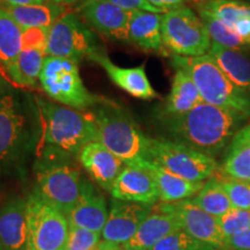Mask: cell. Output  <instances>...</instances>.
I'll return each mask as SVG.
<instances>
[{
    "label": "cell",
    "instance_id": "cell-1",
    "mask_svg": "<svg viewBox=\"0 0 250 250\" xmlns=\"http://www.w3.org/2000/svg\"><path fill=\"white\" fill-rule=\"evenodd\" d=\"M41 138L42 121L35 94L9 83L0 94V193L26 177Z\"/></svg>",
    "mask_w": 250,
    "mask_h": 250
},
{
    "label": "cell",
    "instance_id": "cell-2",
    "mask_svg": "<svg viewBox=\"0 0 250 250\" xmlns=\"http://www.w3.org/2000/svg\"><path fill=\"white\" fill-rule=\"evenodd\" d=\"M170 140L215 158L228 147L245 118L228 109L199 103L179 116H159Z\"/></svg>",
    "mask_w": 250,
    "mask_h": 250
},
{
    "label": "cell",
    "instance_id": "cell-3",
    "mask_svg": "<svg viewBox=\"0 0 250 250\" xmlns=\"http://www.w3.org/2000/svg\"><path fill=\"white\" fill-rule=\"evenodd\" d=\"M42 121L40 154L78 158L87 144L96 142V126L90 112L59 104L35 94Z\"/></svg>",
    "mask_w": 250,
    "mask_h": 250
},
{
    "label": "cell",
    "instance_id": "cell-4",
    "mask_svg": "<svg viewBox=\"0 0 250 250\" xmlns=\"http://www.w3.org/2000/svg\"><path fill=\"white\" fill-rule=\"evenodd\" d=\"M96 126V142L127 165L147 161L148 137L126 109L109 99H102L89 110Z\"/></svg>",
    "mask_w": 250,
    "mask_h": 250
},
{
    "label": "cell",
    "instance_id": "cell-5",
    "mask_svg": "<svg viewBox=\"0 0 250 250\" xmlns=\"http://www.w3.org/2000/svg\"><path fill=\"white\" fill-rule=\"evenodd\" d=\"M171 65L189 74L203 102L232 110L245 120L250 118V95L228 79L210 55L199 57L173 56Z\"/></svg>",
    "mask_w": 250,
    "mask_h": 250
},
{
    "label": "cell",
    "instance_id": "cell-6",
    "mask_svg": "<svg viewBox=\"0 0 250 250\" xmlns=\"http://www.w3.org/2000/svg\"><path fill=\"white\" fill-rule=\"evenodd\" d=\"M34 190L66 215L79 201L83 177L74 158L40 154L33 164Z\"/></svg>",
    "mask_w": 250,
    "mask_h": 250
},
{
    "label": "cell",
    "instance_id": "cell-7",
    "mask_svg": "<svg viewBox=\"0 0 250 250\" xmlns=\"http://www.w3.org/2000/svg\"><path fill=\"white\" fill-rule=\"evenodd\" d=\"M78 62L46 56L40 85L50 100L65 107L87 111L103 98L90 93L81 79Z\"/></svg>",
    "mask_w": 250,
    "mask_h": 250
},
{
    "label": "cell",
    "instance_id": "cell-8",
    "mask_svg": "<svg viewBox=\"0 0 250 250\" xmlns=\"http://www.w3.org/2000/svg\"><path fill=\"white\" fill-rule=\"evenodd\" d=\"M147 161L191 182H205L219 166L214 158L167 138H149Z\"/></svg>",
    "mask_w": 250,
    "mask_h": 250
},
{
    "label": "cell",
    "instance_id": "cell-9",
    "mask_svg": "<svg viewBox=\"0 0 250 250\" xmlns=\"http://www.w3.org/2000/svg\"><path fill=\"white\" fill-rule=\"evenodd\" d=\"M161 34L168 52L181 57L208 55L212 44L202 19L188 6L162 14Z\"/></svg>",
    "mask_w": 250,
    "mask_h": 250
},
{
    "label": "cell",
    "instance_id": "cell-10",
    "mask_svg": "<svg viewBox=\"0 0 250 250\" xmlns=\"http://www.w3.org/2000/svg\"><path fill=\"white\" fill-rule=\"evenodd\" d=\"M27 197L28 241L26 250H62L68 236L66 215L35 190Z\"/></svg>",
    "mask_w": 250,
    "mask_h": 250
},
{
    "label": "cell",
    "instance_id": "cell-11",
    "mask_svg": "<svg viewBox=\"0 0 250 250\" xmlns=\"http://www.w3.org/2000/svg\"><path fill=\"white\" fill-rule=\"evenodd\" d=\"M100 48L93 31L76 13H66L50 27L45 54L79 64Z\"/></svg>",
    "mask_w": 250,
    "mask_h": 250
},
{
    "label": "cell",
    "instance_id": "cell-12",
    "mask_svg": "<svg viewBox=\"0 0 250 250\" xmlns=\"http://www.w3.org/2000/svg\"><path fill=\"white\" fill-rule=\"evenodd\" d=\"M76 14L90 30L111 40H129L130 12L108 0H81Z\"/></svg>",
    "mask_w": 250,
    "mask_h": 250
},
{
    "label": "cell",
    "instance_id": "cell-13",
    "mask_svg": "<svg viewBox=\"0 0 250 250\" xmlns=\"http://www.w3.org/2000/svg\"><path fill=\"white\" fill-rule=\"evenodd\" d=\"M159 203L177 219L181 228L189 235L220 250H227L226 241L219 228L218 218L202 210L191 198L175 203Z\"/></svg>",
    "mask_w": 250,
    "mask_h": 250
},
{
    "label": "cell",
    "instance_id": "cell-14",
    "mask_svg": "<svg viewBox=\"0 0 250 250\" xmlns=\"http://www.w3.org/2000/svg\"><path fill=\"white\" fill-rule=\"evenodd\" d=\"M152 208V205L112 198L109 204L107 223L101 233L102 239L117 245L129 242Z\"/></svg>",
    "mask_w": 250,
    "mask_h": 250
},
{
    "label": "cell",
    "instance_id": "cell-15",
    "mask_svg": "<svg viewBox=\"0 0 250 250\" xmlns=\"http://www.w3.org/2000/svg\"><path fill=\"white\" fill-rule=\"evenodd\" d=\"M88 61L100 65L115 85L133 98L146 101L159 98V94L153 88L146 74L145 64L134 67L118 66L108 57L102 46L89 55Z\"/></svg>",
    "mask_w": 250,
    "mask_h": 250
},
{
    "label": "cell",
    "instance_id": "cell-16",
    "mask_svg": "<svg viewBox=\"0 0 250 250\" xmlns=\"http://www.w3.org/2000/svg\"><path fill=\"white\" fill-rule=\"evenodd\" d=\"M145 162L125 166L111 188L112 198L152 206L158 204L160 201L158 187Z\"/></svg>",
    "mask_w": 250,
    "mask_h": 250
},
{
    "label": "cell",
    "instance_id": "cell-17",
    "mask_svg": "<svg viewBox=\"0 0 250 250\" xmlns=\"http://www.w3.org/2000/svg\"><path fill=\"white\" fill-rule=\"evenodd\" d=\"M78 160L86 173L104 191H111L125 164L99 142H90L81 149Z\"/></svg>",
    "mask_w": 250,
    "mask_h": 250
},
{
    "label": "cell",
    "instance_id": "cell-18",
    "mask_svg": "<svg viewBox=\"0 0 250 250\" xmlns=\"http://www.w3.org/2000/svg\"><path fill=\"white\" fill-rule=\"evenodd\" d=\"M109 214L108 203L103 193L88 180H83L80 198L66 214L68 226L102 233Z\"/></svg>",
    "mask_w": 250,
    "mask_h": 250
},
{
    "label": "cell",
    "instance_id": "cell-19",
    "mask_svg": "<svg viewBox=\"0 0 250 250\" xmlns=\"http://www.w3.org/2000/svg\"><path fill=\"white\" fill-rule=\"evenodd\" d=\"M27 197L13 196L0 206V242L4 250H26Z\"/></svg>",
    "mask_w": 250,
    "mask_h": 250
},
{
    "label": "cell",
    "instance_id": "cell-20",
    "mask_svg": "<svg viewBox=\"0 0 250 250\" xmlns=\"http://www.w3.org/2000/svg\"><path fill=\"white\" fill-rule=\"evenodd\" d=\"M180 228L177 219L158 203L153 206L151 213L143 221L132 239L122 246L132 250H151L161 240Z\"/></svg>",
    "mask_w": 250,
    "mask_h": 250
},
{
    "label": "cell",
    "instance_id": "cell-21",
    "mask_svg": "<svg viewBox=\"0 0 250 250\" xmlns=\"http://www.w3.org/2000/svg\"><path fill=\"white\" fill-rule=\"evenodd\" d=\"M162 14L134 9L130 11L129 40L137 48L144 51L155 52L159 55H168L162 41L161 34Z\"/></svg>",
    "mask_w": 250,
    "mask_h": 250
},
{
    "label": "cell",
    "instance_id": "cell-22",
    "mask_svg": "<svg viewBox=\"0 0 250 250\" xmlns=\"http://www.w3.org/2000/svg\"><path fill=\"white\" fill-rule=\"evenodd\" d=\"M196 6L226 24L250 50V4L242 0H202Z\"/></svg>",
    "mask_w": 250,
    "mask_h": 250
},
{
    "label": "cell",
    "instance_id": "cell-23",
    "mask_svg": "<svg viewBox=\"0 0 250 250\" xmlns=\"http://www.w3.org/2000/svg\"><path fill=\"white\" fill-rule=\"evenodd\" d=\"M203 102L199 90L189 74L175 68L170 92L160 108L159 116H179Z\"/></svg>",
    "mask_w": 250,
    "mask_h": 250
},
{
    "label": "cell",
    "instance_id": "cell-24",
    "mask_svg": "<svg viewBox=\"0 0 250 250\" xmlns=\"http://www.w3.org/2000/svg\"><path fill=\"white\" fill-rule=\"evenodd\" d=\"M208 55L234 85L250 95V54L243 50L224 48L212 42Z\"/></svg>",
    "mask_w": 250,
    "mask_h": 250
},
{
    "label": "cell",
    "instance_id": "cell-25",
    "mask_svg": "<svg viewBox=\"0 0 250 250\" xmlns=\"http://www.w3.org/2000/svg\"><path fill=\"white\" fill-rule=\"evenodd\" d=\"M223 174L250 182V118L236 131L228 145L223 162Z\"/></svg>",
    "mask_w": 250,
    "mask_h": 250
},
{
    "label": "cell",
    "instance_id": "cell-26",
    "mask_svg": "<svg viewBox=\"0 0 250 250\" xmlns=\"http://www.w3.org/2000/svg\"><path fill=\"white\" fill-rule=\"evenodd\" d=\"M146 167L154 177L161 203H175L195 197L204 182H191L166 170L160 166L146 161Z\"/></svg>",
    "mask_w": 250,
    "mask_h": 250
},
{
    "label": "cell",
    "instance_id": "cell-27",
    "mask_svg": "<svg viewBox=\"0 0 250 250\" xmlns=\"http://www.w3.org/2000/svg\"><path fill=\"white\" fill-rule=\"evenodd\" d=\"M2 7V6H1ZM6 11L22 29L44 28L50 29L59 18L66 14V6L52 2H41L26 6H6Z\"/></svg>",
    "mask_w": 250,
    "mask_h": 250
},
{
    "label": "cell",
    "instance_id": "cell-28",
    "mask_svg": "<svg viewBox=\"0 0 250 250\" xmlns=\"http://www.w3.org/2000/svg\"><path fill=\"white\" fill-rule=\"evenodd\" d=\"M45 57L46 54L43 50L22 49L17 61L6 73V79L17 88H35L37 83H40L41 71Z\"/></svg>",
    "mask_w": 250,
    "mask_h": 250
},
{
    "label": "cell",
    "instance_id": "cell-29",
    "mask_svg": "<svg viewBox=\"0 0 250 250\" xmlns=\"http://www.w3.org/2000/svg\"><path fill=\"white\" fill-rule=\"evenodd\" d=\"M22 28L0 6V72L4 77L22 51Z\"/></svg>",
    "mask_w": 250,
    "mask_h": 250
},
{
    "label": "cell",
    "instance_id": "cell-30",
    "mask_svg": "<svg viewBox=\"0 0 250 250\" xmlns=\"http://www.w3.org/2000/svg\"><path fill=\"white\" fill-rule=\"evenodd\" d=\"M191 201L197 206L215 218L221 217L232 208L229 198L225 191L220 177L212 176L203 184L202 189Z\"/></svg>",
    "mask_w": 250,
    "mask_h": 250
},
{
    "label": "cell",
    "instance_id": "cell-31",
    "mask_svg": "<svg viewBox=\"0 0 250 250\" xmlns=\"http://www.w3.org/2000/svg\"><path fill=\"white\" fill-rule=\"evenodd\" d=\"M196 8L197 12H198L199 18L202 19L203 23H204L208 35H210L212 42L227 49L243 50V51L249 50L246 43L239 36L235 35L226 24L221 22L219 19L212 15L210 12L205 11V9L197 7V6Z\"/></svg>",
    "mask_w": 250,
    "mask_h": 250
},
{
    "label": "cell",
    "instance_id": "cell-32",
    "mask_svg": "<svg viewBox=\"0 0 250 250\" xmlns=\"http://www.w3.org/2000/svg\"><path fill=\"white\" fill-rule=\"evenodd\" d=\"M151 250H220L195 239L184 232L182 228L175 230L170 235L161 240Z\"/></svg>",
    "mask_w": 250,
    "mask_h": 250
},
{
    "label": "cell",
    "instance_id": "cell-33",
    "mask_svg": "<svg viewBox=\"0 0 250 250\" xmlns=\"http://www.w3.org/2000/svg\"><path fill=\"white\" fill-rule=\"evenodd\" d=\"M218 225L225 241L250 228V210L230 208L218 218Z\"/></svg>",
    "mask_w": 250,
    "mask_h": 250
},
{
    "label": "cell",
    "instance_id": "cell-34",
    "mask_svg": "<svg viewBox=\"0 0 250 250\" xmlns=\"http://www.w3.org/2000/svg\"><path fill=\"white\" fill-rule=\"evenodd\" d=\"M221 184L233 208L250 210V182L232 179L228 176H220Z\"/></svg>",
    "mask_w": 250,
    "mask_h": 250
},
{
    "label": "cell",
    "instance_id": "cell-35",
    "mask_svg": "<svg viewBox=\"0 0 250 250\" xmlns=\"http://www.w3.org/2000/svg\"><path fill=\"white\" fill-rule=\"evenodd\" d=\"M101 237V233L70 227L66 243L62 250H98L100 242L102 241Z\"/></svg>",
    "mask_w": 250,
    "mask_h": 250
},
{
    "label": "cell",
    "instance_id": "cell-36",
    "mask_svg": "<svg viewBox=\"0 0 250 250\" xmlns=\"http://www.w3.org/2000/svg\"><path fill=\"white\" fill-rule=\"evenodd\" d=\"M49 29L44 28H29L23 29L22 49H37L45 51Z\"/></svg>",
    "mask_w": 250,
    "mask_h": 250
},
{
    "label": "cell",
    "instance_id": "cell-37",
    "mask_svg": "<svg viewBox=\"0 0 250 250\" xmlns=\"http://www.w3.org/2000/svg\"><path fill=\"white\" fill-rule=\"evenodd\" d=\"M111 4L122 7L126 11H134V9H142V11L146 12H152V13H159V14H165L161 11H159L158 8H155L154 6H152L147 0H108Z\"/></svg>",
    "mask_w": 250,
    "mask_h": 250
},
{
    "label": "cell",
    "instance_id": "cell-38",
    "mask_svg": "<svg viewBox=\"0 0 250 250\" xmlns=\"http://www.w3.org/2000/svg\"><path fill=\"white\" fill-rule=\"evenodd\" d=\"M227 250H250V228L229 237L226 241Z\"/></svg>",
    "mask_w": 250,
    "mask_h": 250
},
{
    "label": "cell",
    "instance_id": "cell-39",
    "mask_svg": "<svg viewBox=\"0 0 250 250\" xmlns=\"http://www.w3.org/2000/svg\"><path fill=\"white\" fill-rule=\"evenodd\" d=\"M147 1L155 8H158L159 11H161L162 13H166L171 9L186 6L187 2L189 1L197 2V0H147Z\"/></svg>",
    "mask_w": 250,
    "mask_h": 250
},
{
    "label": "cell",
    "instance_id": "cell-40",
    "mask_svg": "<svg viewBox=\"0 0 250 250\" xmlns=\"http://www.w3.org/2000/svg\"><path fill=\"white\" fill-rule=\"evenodd\" d=\"M42 0H0V6H26L33 4H41Z\"/></svg>",
    "mask_w": 250,
    "mask_h": 250
},
{
    "label": "cell",
    "instance_id": "cell-41",
    "mask_svg": "<svg viewBox=\"0 0 250 250\" xmlns=\"http://www.w3.org/2000/svg\"><path fill=\"white\" fill-rule=\"evenodd\" d=\"M98 250H123V246L102 240V241L100 242Z\"/></svg>",
    "mask_w": 250,
    "mask_h": 250
},
{
    "label": "cell",
    "instance_id": "cell-42",
    "mask_svg": "<svg viewBox=\"0 0 250 250\" xmlns=\"http://www.w3.org/2000/svg\"><path fill=\"white\" fill-rule=\"evenodd\" d=\"M8 85H9V83L5 79L4 74H2L1 72H0V94L4 92L6 88H7Z\"/></svg>",
    "mask_w": 250,
    "mask_h": 250
},
{
    "label": "cell",
    "instance_id": "cell-43",
    "mask_svg": "<svg viewBox=\"0 0 250 250\" xmlns=\"http://www.w3.org/2000/svg\"><path fill=\"white\" fill-rule=\"evenodd\" d=\"M62 2L65 6H71V5H77L79 2V0H62Z\"/></svg>",
    "mask_w": 250,
    "mask_h": 250
},
{
    "label": "cell",
    "instance_id": "cell-44",
    "mask_svg": "<svg viewBox=\"0 0 250 250\" xmlns=\"http://www.w3.org/2000/svg\"><path fill=\"white\" fill-rule=\"evenodd\" d=\"M42 1L43 2H52V4H62V0H42Z\"/></svg>",
    "mask_w": 250,
    "mask_h": 250
},
{
    "label": "cell",
    "instance_id": "cell-45",
    "mask_svg": "<svg viewBox=\"0 0 250 250\" xmlns=\"http://www.w3.org/2000/svg\"><path fill=\"white\" fill-rule=\"evenodd\" d=\"M0 250H4V248H2V245H1V242H0Z\"/></svg>",
    "mask_w": 250,
    "mask_h": 250
},
{
    "label": "cell",
    "instance_id": "cell-46",
    "mask_svg": "<svg viewBox=\"0 0 250 250\" xmlns=\"http://www.w3.org/2000/svg\"><path fill=\"white\" fill-rule=\"evenodd\" d=\"M123 250H132V249H126V248H123Z\"/></svg>",
    "mask_w": 250,
    "mask_h": 250
},
{
    "label": "cell",
    "instance_id": "cell-47",
    "mask_svg": "<svg viewBox=\"0 0 250 250\" xmlns=\"http://www.w3.org/2000/svg\"><path fill=\"white\" fill-rule=\"evenodd\" d=\"M198 1H202V0H197V2H198Z\"/></svg>",
    "mask_w": 250,
    "mask_h": 250
}]
</instances>
